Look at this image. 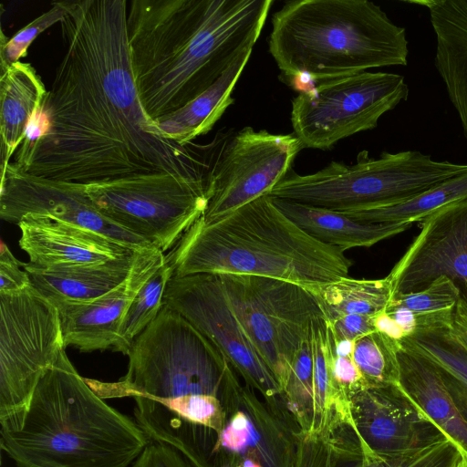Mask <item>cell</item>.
I'll use <instances>...</instances> for the list:
<instances>
[{"label": "cell", "mask_w": 467, "mask_h": 467, "mask_svg": "<svg viewBox=\"0 0 467 467\" xmlns=\"http://www.w3.org/2000/svg\"><path fill=\"white\" fill-rule=\"evenodd\" d=\"M126 0L71 1L51 90L30 122L35 144L13 165L26 173L88 185L155 172L204 181L205 159L166 138L134 83Z\"/></svg>", "instance_id": "cell-1"}, {"label": "cell", "mask_w": 467, "mask_h": 467, "mask_svg": "<svg viewBox=\"0 0 467 467\" xmlns=\"http://www.w3.org/2000/svg\"><path fill=\"white\" fill-rule=\"evenodd\" d=\"M272 0H133L130 60L141 106L153 120L177 111L253 49Z\"/></svg>", "instance_id": "cell-2"}, {"label": "cell", "mask_w": 467, "mask_h": 467, "mask_svg": "<svg viewBox=\"0 0 467 467\" xmlns=\"http://www.w3.org/2000/svg\"><path fill=\"white\" fill-rule=\"evenodd\" d=\"M0 437L16 467H131L150 441L94 391L66 349L26 408L0 420Z\"/></svg>", "instance_id": "cell-3"}, {"label": "cell", "mask_w": 467, "mask_h": 467, "mask_svg": "<svg viewBox=\"0 0 467 467\" xmlns=\"http://www.w3.org/2000/svg\"><path fill=\"white\" fill-rule=\"evenodd\" d=\"M171 277L247 275L304 287L348 277L352 262L261 196L212 223L198 218L165 255Z\"/></svg>", "instance_id": "cell-4"}, {"label": "cell", "mask_w": 467, "mask_h": 467, "mask_svg": "<svg viewBox=\"0 0 467 467\" xmlns=\"http://www.w3.org/2000/svg\"><path fill=\"white\" fill-rule=\"evenodd\" d=\"M271 24L268 50L289 84L408 64L405 28L370 1H288Z\"/></svg>", "instance_id": "cell-5"}, {"label": "cell", "mask_w": 467, "mask_h": 467, "mask_svg": "<svg viewBox=\"0 0 467 467\" xmlns=\"http://www.w3.org/2000/svg\"><path fill=\"white\" fill-rule=\"evenodd\" d=\"M127 356L128 370L119 380L86 379L102 399L157 402L211 395L223 403L230 363L206 337L166 306L133 340Z\"/></svg>", "instance_id": "cell-6"}, {"label": "cell", "mask_w": 467, "mask_h": 467, "mask_svg": "<svg viewBox=\"0 0 467 467\" xmlns=\"http://www.w3.org/2000/svg\"><path fill=\"white\" fill-rule=\"evenodd\" d=\"M465 172L467 164L419 150L384 151L379 158L363 150L354 164L331 161L305 175L291 170L268 195L337 212L369 210L403 203Z\"/></svg>", "instance_id": "cell-7"}, {"label": "cell", "mask_w": 467, "mask_h": 467, "mask_svg": "<svg viewBox=\"0 0 467 467\" xmlns=\"http://www.w3.org/2000/svg\"><path fill=\"white\" fill-rule=\"evenodd\" d=\"M96 210L163 253L202 216L205 182L169 172L85 185Z\"/></svg>", "instance_id": "cell-8"}, {"label": "cell", "mask_w": 467, "mask_h": 467, "mask_svg": "<svg viewBox=\"0 0 467 467\" xmlns=\"http://www.w3.org/2000/svg\"><path fill=\"white\" fill-rule=\"evenodd\" d=\"M409 93L404 77L395 73L364 71L315 82L291 101L294 135L303 148L328 150L375 129Z\"/></svg>", "instance_id": "cell-9"}, {"label": "cell", "mask_w": 467, "mask_h": 467, "mask_svg": "<svg viewBox=\"0 0 467 467\" xmlns=\"http://www.w3.org/2000/svg\"><path fill=\"white\" fill-rule=\"evenodd\" d=\"M237 319L281 392L305 336L324 315L304 286L270 277L217 275Z\"/></svg>", "instance_id": "cell-10"}, {"label": "cell", "mask_w": 467, "mask_h": 467, "mask_svg": "<svg viewBox=\"0 0 467 467\" xmlns=\"http://www.w3.org/2000/svg\"><path fill=\"white\" fill-rule=\"evenodd\" d=\"M66 349L55 305L32 285L0 293V420L24 410Z\"/></svg>", "instance_id": "cell-11"}, {"label": "cell", "mask_w": 467, "mask_h": 467, "mask_svg": "<svg viewBox=\"0 0 467 467\" xmlns=\"http://www.w3.org/2000/svg\"><path fill=\"white\" fill-rule=\"evenodd\" d=\"M303 149L293 134H273L245 127L209 147L205 157L204 223L219 220L252 201L268 195L292 170Z\"/></svg>", "instance_id": "cell-12"}, {"label": "cell", "mask_w": 467, "mask_h": 467, "mask_svg": "<svg viewBox=\"0 0 467 467\" xmlns=\"http://www.w3.org/2000/svg\"><path fill=\"white\" fill-rule=\"evenodd\" d=\"M163 306L176 311L225 357L244 384L275 409H285L281 389L233 310L217 275L171 277Z\"/></svg>", "instance_id": "cell-13"}, {"label": "cell", "mask_w": 467, "mask_h": 467, "mask_svg": "<svg viewBox=\"0 0 467 467\" xmlns=\"http://www.w3.org/2000/svg\"><path fill=\"white\" fill-rule=\"evenodd\" d=\"M223 406L226 419L210 460L213 467H236L254 460L262 467H294L299 428L286 409H275L236 379Z\"/></svg>", "instance_id": "cell-14"}, {"label": "cell", "mask_w": 467, "mask_h": 467, "mask_svg": "<svg viewBox=\"0 0 467 467\" xmlns=\"http://www.w3.org/2000/svg\"><path fill=\"white\" fill-rule=\"evenodd\" d=\"M0 174V217L4 221L17 225L23 217L36 215L97 232L135 250L153 247L102 216L85 185L34 176L11 162Z\"/></svg>", "instance_id": "cell-15"}, {"label": "cell", "mask_w": 467, "mask_h": 467, "mask_svg": "<svg viewBox=\"0 0 467 467\" xmlns=\"http://www.w3.org/2000/svg\"><path fill=\"white\" fill-rule=\"evenodd\" d=\"M420 226L387 275L392 296L421 290L441 276L467 294V198L438 210Z\"/></svg>", "instance_id": "cell-16"}, {"label": "cell", "mask_w": 467, "mask_h": 467, "mask_svg": "<svg viewBox=\"0 0 467 467\" xmlns=\"http://www.w3.org/2000/svg\"><path fill=\"white\" fill-rule=\"evenodd\" d=\"M165 262L155 247L137 252L127 278L105 295L88 301L48 299L57 309L65 347L81 352H119V330L137 292Z\"/></svg>", "instance_id": "cell-17"}, {"label": "cell", "mask_w": 467, "mask_h": 467, "mask_svg": "<svg viewBox=\"0 0 467 467\" xmlns=\"http://www.w3.org/2000/svg\"><path fill=\"white\" fill-rule=\"evenodd\" d=\"M349 406L359 439L379 455L412 451L446 437L400 384L364 388L350 396Z\"/></svg>", "instance_id": "cell-18"}, {"label": "cell", "mask_w": 467, "mask_h": 467, "mask_svg": "<svg viewBox=\"0 0 467 467\" xmlns=\"http://www.w3.org/2000/svg\"><path fill=\"white\" fill-rule=\"evenodd\" d=\"M17 226L20 248L28 255V263L40 268L104 263L139 251L97 232L47 217L26 215Z\"/></svg>", "instance_id": "cell-19"}, {"label": "cell", "mask_w": 467, "mask_h": 467, "mask_svg": "<svg viewBox=\"0 0 467 467\" xmlns=\"http://www.w3.org/2000/svg\"><path fill=\"white\" fill-rule=\"evenodd\" d=\"M426 7L435 34L434 65L467 140V0H410Z\"/></svg>", "instance_id": "cell-20"}, {"label": "cell", "mask_w": 467, "mask_h": 467, "mask_svg": "<svg viewBox=\"0 0 467 467\" xmlns=\"http://www.w3.org/2000/svg\"><path fill=\"white\" fill-rule=\"evenodd\" d=\"M400 384L437 428L467 456V421L448 392L436 366L400 346Z\"/></svg>", "instance_id": "cell-21"}, {"label": "cell", "mask_w": 467, "mask_h": 467, "mask_svg": "<svg viewBox=\"0 0 467 467\" xmlns=\"http://www.w3.org/2000/svg\"><path fill=\"white\" fill-rule=\"evenodd\" d=\"M271 198L276 207L307 234L343 252L356 247H370L409 230L413 224L362 222L340 212Z\"/></svg>", "instance_id": "cell-22"}, {"label": "cell", "mask_w": 467, "mask_h": 467, "mask_svg": "<svg viewBox=\"0 0 467 467\" xmlns=\"http://www.w3.org/2000/svg\"><path fill=\"white\" fill-rule=\"evenodd\" d=\"M137 252L99 264L40 268L23 263V268L32 285L47 298L88 301L105 295L127 278Z\"/></svg>", "instance_id": "cell-23"}, {"label": "cell", "mask_w": 467, "mask_h": 467, "mask_svg": "<svg viewBox=\"0 0 467 467\" xmlns=\"http://www.w3.org/2000/svg\"><path fill=\"white\" fill-rule=\"evenodd\" d=\"M47 89L35 68L17 62L0 72V171L10 163L38 113Z\"/></svg>", "instance_id": "cell-24"}, {"label": "cell", "mask_w": 467, "mask_h": 467, "mask_svg": "<svg viewBox=\"0 0 467 467\" xmlns=\"http://www.w3.org/2000/svg\"><path fill=\"white\" fill-rule=\"evenodd\" d=\"M253 49L244 52L220 78L182 109L160 118L156 124L161 133L181 145L189 144L209 132L226 109L234 103L233 90L247 64Z\"/></svg>", "instance_id": "cell-25"}, {"label": "cell", "mask_w": 467, "mask_h": 467, "mask_svg": "<svg viewBox=\"0 0 467 467\" xmlns=\"http://www.w3.org/2000/svg\"><path fill=\"white\" fill-rule=\"evenodd\" d=\"M306 288L314 296L327 322L348 315L374 317L386 311L393 298L387 276L379 279H354L348 276Z\"/></svg>", "instance_id": "cell-26"}, {"label": "cell", "mask_w": 467, "mask_h": 467, "mask_svg": "<svg viewBox=\"0 0 467 467\" xmlns=\"http://www.w3.org/2000/svg\"><path fill=\"white\" fill-rule=\"evenodd\" d=\"M400 343L436 366L448 392L467 421V350L451 335L450 328L420 329Z\"/></svg>", "instance_id": "cell-27"}, {"label": "cell", "mask_w": 467, "mask_h": 467, "mask_svg": "<svg viewBox=\"0 0 467 467\" xmlns=\"http://www.w3.org/2000/svg\"><path fill=\"white\" fill-rule=\"evenodd\" d=\"M467 198V172L450 178L398 205L340 212L362 222L374 223H420L438 210Z\"/></svg>", "instance_id": "cell-28"}, {"label": "cell", "mask_w": 467, "mask_h": 467, "mask_svg": "<svg viewBox=\"0 0 467 467\" xmlns=\"http://www.w3.org/2000/svg\"><path fill=\"white\" fill-rule=\"evenodd\" d=\"M363 453L354 425L327 436L297 433L294 467H362Z\"/></svg>", "instance_id": "cell-29"}, {"label": "cell", "mask_w": 467, "mask_h": 467, "mask_svg": "<svg viewBox=\"0 0 467 467\" xmlns=\"http://www.w3.org/2000/svg\"><path fill=\"white\" fill-rule=\"evenodd\" d=\"M461 294L457 284L441 276L421 290L394 296L389 306L411 310L417 318V330L451 328Z\"/></svg>", "instance_id": "cell-30"}, {"label": "cell", "mask_w": 467, "mask_h": 467, "mask_svg": "<svg viewBox=\"0 0 467 467\" xmlns=\"http://www.w3.org/2000/svg\"><path fill=\"white\" fill-rule=\"evenodd\" d=\"M281 398L300 431L311 433L314 427V358L311 327L296 353Z\"/></svg>", "instance_id": "cell-31"}, {"label": "cell", "mask_w": 467, "mask_h": 467, "mask_svg": "<svg viewBox=\"0 0 467 467\" xmlns=\"http://www.w3.org/2000/svg\"><path fill=\"white\" fill-rule=\"evenodd\" d=\"M400 343L374 331L354 341L352 357L367 387L400 384Z\"/></svg>", "instance_id": "cell-32"}, {"label": "cell", "mask_w": 467, "mask_h": 467, "mask_svg": "<svg viewBox=\"0 0 467 467\" xmlns=\"http://www.w3.org/2000/svg\"><path fill=\"white\" fill-rule=\"evenodd\" d=\"M171 271L165 262L142 285L130 303L119 330V352L128 354L133 340L157 317Z\"/></svg>", "instance_id": "cell-33"}, {"label": "cell", "mask_w": 467, "mask_h": 467, "mask_svg": "<svg viewBox=\"0 0 467 467\" xmlns=\"http://www.w3.org/2000/svg\"><path fill=\"white\" fill-rule=\"evenodd\" d=\"M71 1H57L52 7L23 27L11 38L1 33L0 68L1 71L19 62L25 57L33 40L43 31L57 22H61L67 15Z\"/></svg>", "instance_id": "cell-34"}, {"label": "cell", "mask_w": 467, "mask_h": 467, "mask_svg": "<svg viewBox=\"0 0 467 467\" xmlns=\"http://www.w3.org/2000/svg\"><path fill=\"white\" fill-rule=\"evenodd\" d=\"M462 455L444 437L420 448L390 455V467H453Z\"/></svg>", "instance_id": "cell-35"}, {"label": "cell", "mask_w": 467, "mask_h": 467, "mask_svg": "<svg viewBox=\"0 0 467 467\" xmlns=\"http://www.w3.org/2000/svg\"><path fill=\"white\" fill-rule=\"evenodd\" d=\"M131 467H195L175 448L150 441Z\"/></svg>", "instance_id": "cell-36"}, {"label": "cell", "mask_w": 467, "mask_h": 467, "mask_svg": "<svg viewBox=\"0 0 467 467\" xmlns=\"http://www.w3.org/2000/svg\"><path fill=\"white\" fill-rule=\"evenodd\" d=\"M329 362L334 383L349 398L357 391L366 388L364 379L353 360L352 355H336L333 353L330 346Z\"/></svg>", "instance_id": "cell-37"}, {"label": "cell", "mask_w": 467, "mask_h": 467, "mask_svg": "<svg viewBox=\"0 0 467 467\" xmlns=\"http://www.w3.org/2000/svg\"><path fill=\"white\" fill-rule=\"evenodd\" d=\"M9 247L1 242L0 245V293H14L30 286L31 280Z\"/></svg>", "instance_id": "cell-38"}, {"label": "cell", "mask_w": 467, "mask_h": 467, "mask_svg": "<svg viewBox=\"0 0 467 467\" xmlns=\"http://www.w3.org/2000/svg\"><path fill=\"white\" fill-rule=\"evenodd\" d=\"M374 317L348 315L331 322H325L329 332L336 339L355 341L358 337L376 331Z\"/></svg>", "instance_id": "cell-39"}, {"label": "cell", "mask_w": 467, "mask_h": 467, "mask_svg": "<svg viewBox=\"0 0 467 467\" xmlns=\"http://www.w3.org/2000/svg\"><path fill=\"white\" fill-rule=\"evenodd\" d=\"M451 335L467 350V294H461L450 328Z\"/></svg>", "instance_id": "cell-40"}, {"label": "cell", "mask_w": 467, "mask_h": 467, "mask_svg": "<svg viewBox=\"0 0 467 467\" xmlns=\"http://www.w3.org/2000/svg\"><path fill=\"white\" fill-rule=\"evenodd\" d=\"M386 311L401 327L406 337L416 332L417 318L411 310L402 306H389Z\"/></svg>", "instance_id": "cell-41"}, {"label": "cell", "mask_w": 467, "mask_h": 467, "mask_svg": "<svg viewBox=\"0 0 467 467\" xmlns=\"http://www.w3.org/2000/svg\"><path fill=\"white\" fill-rule=\"evenodd\" d=\"M374 325L376 331L393 340L400 342L406 337L404 331L387 311L381 312L374 317Z\"/></svg>", "instance_id": "cell-42"}, {"label": "cell", "mask_w": 467, "mask_h": 467, "mask_svg": "<svg viewBox=\"0 0 467 467\" xmlns=\"http://www.w3.org/2000/svg\"><path fill=\"white\" fill-rule=\"evenodd\" d=\"M453 467H467V456L462 454Z\"/></svg>", "instance_id": "cell-43"}]
</instances>
